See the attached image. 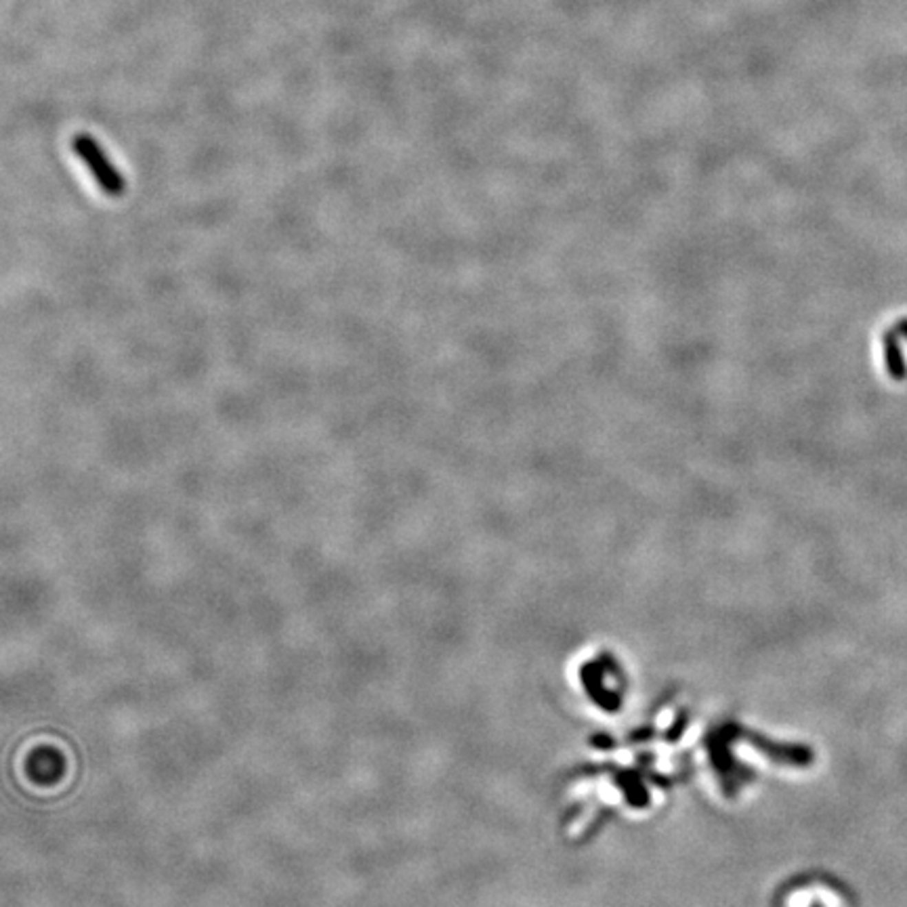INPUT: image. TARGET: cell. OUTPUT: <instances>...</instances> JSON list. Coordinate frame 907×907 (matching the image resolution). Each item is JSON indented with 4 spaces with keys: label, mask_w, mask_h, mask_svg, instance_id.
<instances>
[{
    "label": "cell",
    "mask_w": 907,
    "mask_h": 907,
    "mask_svg": "<svg viewBox=\"0 0 907 907\" xmlns=\"http://www.w3.org/2000/svg\"><path fill=\"white\" fill-rule=\"evenodd\" d=\"M72 151L76 153V158L82 164H85L91 177L95 179L97 187L105 195H109V198L125 195V191H127L125 175L114 167V162L107 158L105 149L89 133H78L72 139Z\"/></svg>",
    "instance_id": "cell-1"
}]
</instances>
